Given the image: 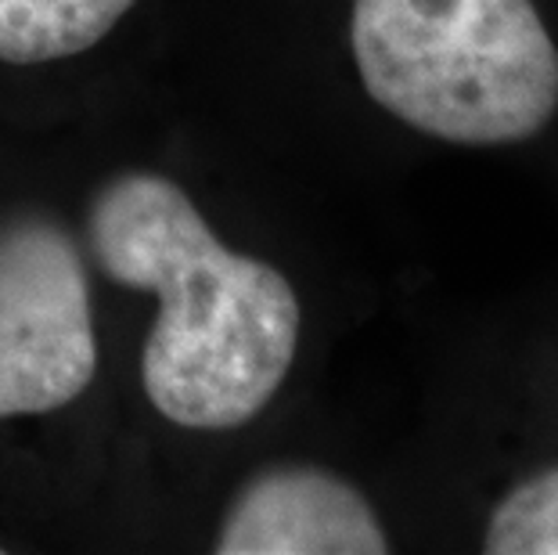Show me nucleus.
I'll return each instance as SVG.
<instances>
[{
    "label": "nucleus",
    "mask_w": 558,
    "mask_h": 555,
    "mask_svg": "<svg viewBox=\"0 0 558 555\" xmlns=\"http://www.w3.org/2000/svg\"><path fill=\"white\" fill-rule=\"evenodd\" d=\"M0 552H4V548H0Z\"/></svg>",
    "instance_id": "nucleus-7"
},
{
    "label": "nucleus",
    "mask_w": 558,
    "mask_h": 555,
    "mask_svg": "<svg viewBox=\"0 0 558 555\" xmlns=\"http://www.w3.org/2000/svg\"><path fill=\"white\" fill-rule=\"evenodd\" d=\"M90 250L126 289H151L159 317L141 383L181 430H239L289 379L300 350V297L278 267L228 250L181 184L130 170L90 203Z\"/></svg>",
    "instance_id": "nucleus-1"
},
{
    "label": "nucleus",
    "mask_w": 558,
    "mask_h": 555,
    "mask_svg": "<svg viewBox=\"0 0 558 555\" xmlns=\"http://www.w3.org/2000/svg\"><path fill=\"white\" fill-rule=\"evenodd\" d=\"M350 51L378 109L447 145H522L558 112V44L533 0H353Z\"/></svg>",
    "instance_id": "nucleus-2"
},
{
    "label": "nucleus",
    "mask_w": 558,
    "mask_h": 555,
    "mask_svg": "<svg viewBox=\"0 0 558 555\" xmlns=\"http://www.w3.org/2000/svg\"><path fill=\"white\" fill-rule=\"evenodd\" d=\"M490 555H558V462L522 476L490 509L483 530Z\"/></svg>",
    "instance_id": "nucleus-6"
},
{
    "label": "nucleus",
    "mask_w": 558,
    "mask_h": 555,
    "mask_svg": "<svg viewBox=\"0 0 558 555\" xmlns=\"http://www.w3.org/2000/svg\"><path fill=\"white\" fill-rule=\"evenodd\" d=\"M98 372L87 270L47 220L0 228V419L51 415Z\"/></svg>",
    "instance_id": "nucleus-3"
},
{
    "label": "nucleus",
    "mask_w": 558,
    "mask_h": 555,
    "mask_svg": "<svg viewBox=\"0 0 558 555\" xmlns=\"http://www.w3.org/2000/svg\"><path fill=\"white\" fill-rule=\"evenodd\" d=\"M137 0H0V62L37 65L105 40Z\"/></svg>",
    "instance_id": "nucleus-5"
},
{
    "label": "nucleus",
    "mask_w": 558,
    "mask_h": 555,
    "mask_svg": "<svg viewBox=\"0 0 558 555\" xmlns=\"http://www.w3.org/2000/svg\"><path fill=\"white\" fill-rule=\"evenodd\" d=\"M220 555H383L389 534L347 476L320 466H270L234 494L217 530Z\"/></svg>",
    "instance_id": "nucleus-4"
}]
</instances>
